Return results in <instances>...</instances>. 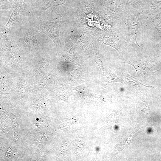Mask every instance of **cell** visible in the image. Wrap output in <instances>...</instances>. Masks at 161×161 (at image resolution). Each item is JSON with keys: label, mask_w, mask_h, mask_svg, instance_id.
Listing matches in <instances>:
<instances>
[{"label": "cell", "mask_w": 161, "mask_h": 161, "mask_svg": "<svg viewBox=\"0 0 161 161\" xmlns=\"http://www.w3.org/2000/svg\"></svg>", "instance_id": "10"}, {"label": "cell", "mask_w": 161, "mask_h": 161, "mask_svg": "<svg viewBox=\"0 0 161 161\" xmlns=\"http://www.w3.org/2000/svg\"><path fill=\"white\" fill-rule=\"evenodd\" d=\"M62 22L61 16L49 20H46L41 24L38 30L40 32L47 35L52 40L55 44L60 43L59 31Z\"/></svg>", "instance_id": "1"}, {"label": "cell", "mask_w": 161, "mask_h": 161, "mask_svg": "<svg viewBox=\"0 0 161 161\" xmlns=\"http://www.w3.org/2000/svg\"><path fill=\"white\" fill-rule=\"evenodd\" d=\"M99 148L97 147L96 148V150L97 151H99Z\"/></svg>", "instance_id": "9"}, {"label": "cell", "mask_w": 161, "mask_h": 161, "mask_svg": "<svg viewBox=\"0 0 161 161\" xmlns=\"http://www.w3.org/2000/svg\"><path fill=\"white\" fill-rule=\"evenodd\" d=\"M160 56L146 57L142 60L129 61L123 58V62L129 64L134 68L138 76H146L157 64Z\"/></svg>", "instance_id": "2"}, {"label": "cell", "mask_w": 161, "mask_h": 161, "mask_svg": "<svg viewBox=\"0 0 161 161\" xmlns=\"http://www.w3.org/2000/svg\"><path fill=\"white\" fill-rule=\"evenodd\" d=\"M140 13L138 12L129 16L127 19L126 27L129 34L136 44L140 47L137 41V35L140 27L139 20Z\"/></svg>", "instance_id": "3"}, {"label": "cell", "mask_w": 161, "mask_h": 161, "mask_svg": "<svg viewBox=\"0 0 161 161\" xmlns=\"http://www.w3.org/2000/svg\"><path fill=\"white\" fill-rule=\"evenodd\" d=\"M155 75H161V68L155 71L148 73L147 74L146 76Z\"/></svg>", "instance_id": "8"}, {"label": "cell", "mask_w": 161, "mask_h": 161, "mask_svg": "<svg viewBox=\"0 0 161 161\" xmlns=\"http://www.w3.org/2000/svg\"><path fill=\"white\" fill-rule=\"evenodd\" d=\"M49 0H24L23 6L27 11H36L44 6Z\"/></svg>", "instance_id": "5"}, {"label": "cell", "mask_w": 161, "mask_h": 161, "mask_svg": "<svg viewBox=\"0 0 161 161\" xmlns=\"http://www.w3.org/2000/svg\"><path fill=\"white\" fill-rule=\"evenodd\" d=\"M119 75L123 83L135 90L148 91L154 88L152 86H147L141 83L137 79L127 73H121Z\"/></svg>", "instance_id": "4"}, {"label": "cell", "mask_w": 161, "mask_h": 161, "mask_svg": "<svg viewBox=\"0 0 161 161\" xmlns=\"http://www.w3.org/2000/svg\"><path fill=\"white\" fill-rule=\"evenodd\" d=\"M24 0H0V8L10 9L15 5L19 4L23 7Z\"/></svg>", "instance_id": "6"}, {"label": "cell", "mask_w": 161, "mask_h": 161, "mask_svg": "<svg viewBox=\"0 0 161 161\" xmlns=\"http://www.w3.org/2000/svg\"><path fill=\"white\" fill-rule=\"evenodd\" d=\"M150 21L158 31L161 41V15L158 14L150 18Z\"/></svg>", "instance_id": "7"}]
</instances>
